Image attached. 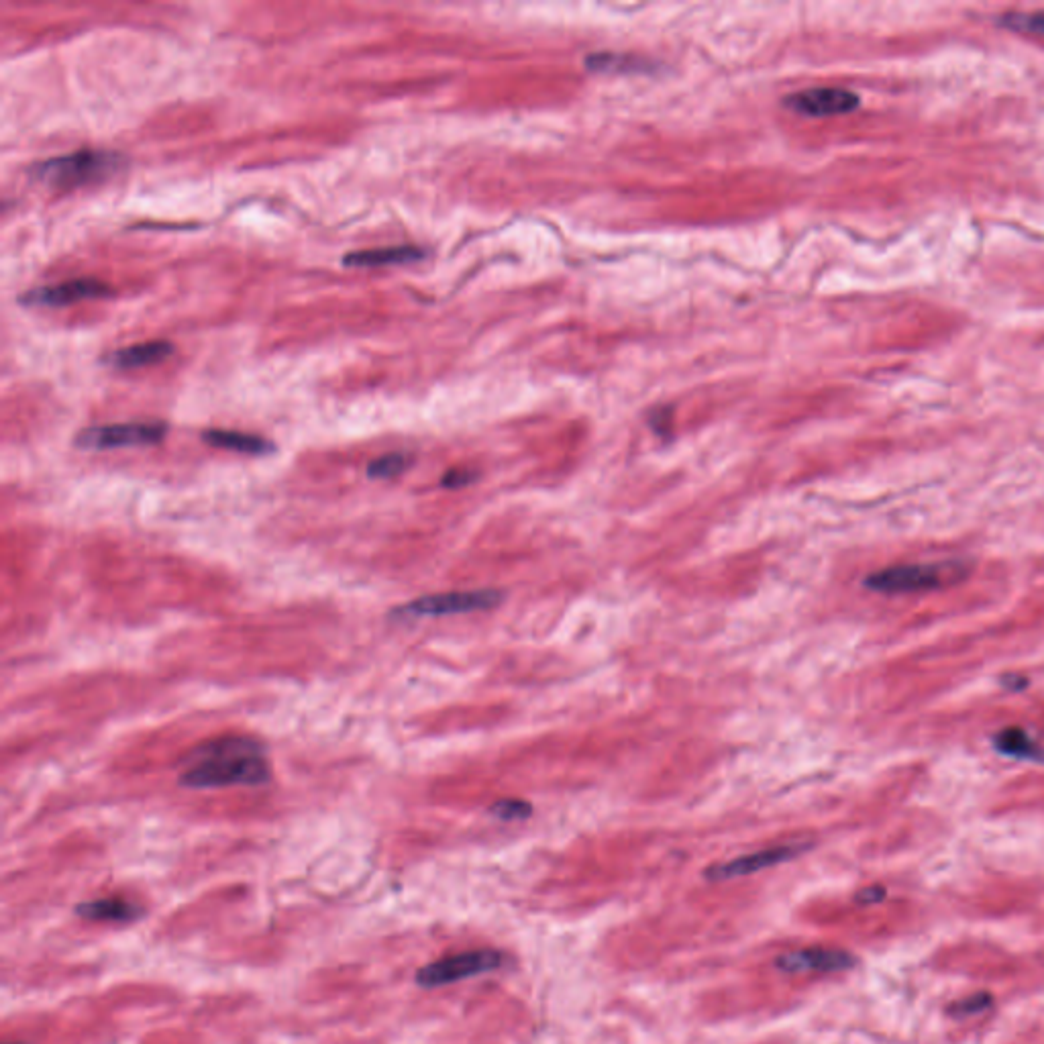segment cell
I'll use <instances>...</instances> for the list:
<instances>
[{"label":"cell","instance_id":"obj_3","mask_svg":"<svg viewBox=\"0 0 1044 1044\" xmlns=\"http://www.w3.org/2000/svg\"><path fill=\"white\" fill-rule=\"evenodd\" d=\"M121 166H125V160L115 151L78 149L74 153L60 155V158L39 162L31 174L37 182L70 190L76 186L109 178Z\"/></svg>","mask_w":1044,"mask_h":1044},{"label":"cell","instance_id":"obj_2","mask_svg":"<svg viewBox=\"0 0 1044 1044\" xmlns=\"http://www.w3.org/2000/svg\"><path fill=\"white\" fill-rule=\"evenodd\" d=\"M969 573L971 565L961 559L892 565L867 576L865 588L885 596L934 592L961 584Z\"/></svg>","mask_w":1044,"mask_h":1044},{"label":"cell","instance_id":"obj_23","mask_svg":"<svg viewBox=\"0 0 1044 1044\" xmlns=\"http://www.w3.org/2000/svg\"><path fill=\"white\" fill-rule=\"evenodd\" d=\"M7 1044H25V1042H7Z\"/></svg>","mask_w":1044,"mask_h":1044},{"label":"cell","instance_id":"obj_10","mask_svg":"<svg viewBox=\"0 0 1044 1044\" xmlns=\"http://www.w3.org/2000/svg\"><path fill=\"white\" fill-rule=\"evenodd\" d=\"M855 963L851 953L832 947L798 949L775 959V967L783 973H837L855 967Z\"/></svg>","mask_w":1044,"mask_h":1044},{"label":"cell","instance_id":"obj_5","mask_svg":"<svg viewBox=\"0 0 1044 1044\" xmlns=\"http://www.w3.org/2000/svg\"><path fill=\"white\" fill-rule=\"evenodd\" d=\"M502 602L498 590H469V592H447L412 600L392 610L394 618H429V616H451L478 610H490Z\"/></svg>","mask_w":1044,"mask_h":1044},{"label":"cell","instance_id":"obj_22","mask_svg":"<svg viewBox=\"0 0 1044 1044\" xmlns=\"http://www.w3.org/2000/svg\"><path fill=\"white\" fill-rule=\"evenodd\" d=\"M669 421H671V412L667 410V412H659V414L655 416V419H651V425H653V429H655L659 435H663V433L667 431V427H669Z\"/></svg>","mask_w":1044,"mask_h":1044},{"label":"cell","instance_id":"obj_4","mask_svg":"<svg viewBox=\"0 0 1044 1044\" xmlns=\"http://www.w3.org/2000/svg\"><path fill=\"white\" fill-rule=\"evenodd\" d=\"M502 965V955L492 949L482 951H465L455 953L443 959H437L416 971V985L425 989H435L443 985H451L469 977L496 971Z\"/></svg>","mask_w":1044,"mask_h":1044},{"label":"cell","instance_id":"obj_7","mask_svg":"<svg viewBox=\"0 0 1044 1044\" xmlns=\"http://www.w3.org/2000/svg\"><path fill=\"white\" fill-rule=\"evenodd\" d=\"M113 296V288L92 278L68 280L56 286H39L31 288L21 296V304L29 308H62L80 300L90 298H109Z\"/></svg>","mask_w":1044,"mask_h":1044},{"label":"cell","instance_id":"obj_15","mask_svg":"<svg viewBox=\"0 0 1044 1044\" xmlns=\"http://www.w3.org/2000/svg\"><path fill=\"white\" fill-rule=\"evenodd\" d=\"M996 749L1008 757H1018V759H1038L1042 757V751L1036 747V743L1028 737V733H1024L1022 728H1006L1002 730V733L996 737Z\"/></svg>","mask_w":1044,"mask_h":1044},{"label":"cell","instance_id":"obj_6","mask_svg":"<svg viewBox=\"0 0 1044 1044\" xmlns=\"http://www.w3.org/2000/svg\"><path fill=\"white\" fill-rule=\"evenodd\" d=\"M168 427L164 423H119L88 427L76 435V447L84 451H107L121 447H145L164 441Z\"/></svg>","mask_w":1044,"mask_h":1044},{"label":"cell","instance_id":"obj_18","mask_svg":"<svg viewBox=\"0 0 1044 1044\" xmlns=\"http://www.w3.org/2000/svg\"><path fill=\"white\" fill-rule=\"evenodd\" d=\"M490 812L500 820H525L533 814V806L522 800H500L492 804Z\"/></svg>","mask_w":1044,"mask_h":1044},{"label":"cell","instance_id":"obj_21","mask_svg":"<svg viewBox=\"0 0 1044 1044\" xmlns=\"http://www.w3.org/2000/svg\"><path fill=\"white\" fill-rule=\"evenodd\" d=\"M885 892L881 890V887H869V890H863L859 896H857V902L861 904H871V902H879L883 900Z\"/></svg>","mask_w":1044,"mask_h":1044},{"label":"cell","instance_id":"obj_12","mask_svg":"<svg viewBox=\"0 0 1044 1044\" xmlns=\"http://www.w3.org/2000/svg\"><path fill=\"white\" fill-rule=\"evenodd\" d=\"M174 353V345L170 341H147L131 347H123L115 351L109 361L119 370H137L145 365H153L166 361Z\"/></svg>","mask_w":1044,"mask_h":1044},{"label":"cell","instance_id":"obj_16","mask_svg":"<svg viewBox=\"0 0 1044 1044\" xmlns=\"http://www.w3.org/2000/svg\"><path fill=\"white\" fill-rule=\"evenodd\" d=\"M410 465V459L406 453H388L378 459H374L368 465V476L372 480H392L404 474Z\"/></svg>","mask_w":1044,"mask_h":1044},{"label":"cell","instance_id":"obj_11","mask_svg":"<svg viewBox=\"0 0 1044 1044\" xmlns=\"http://www.w3.org/2000/svg\"><path fill=\"white\" fill-rule=\"evenodd\" d=\"M427 255L425 249L414 245H398V247H382V249H365L351 251L343 257V266L347 268H384V266H402L421 261Z\"/></svg>","mask_w":1044,"mask_h":1044},{"label":"cell","instance_id":"obj_1","mask_svg":"<svg viewBox=\"0 0 1044 1044\" xmlns=\"http://www.w3.org/2000/svg\"><path fill=\"white\" fill-rule=\"evenodd\" d=\"M182 763L180 783L194 790L259 786L270 779L264 745L243 735H227L194 747Z\"/></svg>","mask_w":1044,"mask_h":1044},{"label":"cell","instance_id":"obj_8","mask_svg":"<svg viewBox=\"0 0 1044 1044\" xmlns=\"http://www.w3.org/2000/svg\"><path fill=\"white\" fill-rule=\"evenodd\" d=\"M810 845L808 843H788V845H777V847H769V849H763V851H757V853H751V855H743V857H737L733 861H726V863H716L712 867H708L704 871L706 879L710 881H726V879H735V877H745V875H753L757 871H763V869H769V867H775L779 863H786L794 857H798L800 853H804Z\"/></svg>","mask_w":1044,"mask_h":1044},{"label":"cell","instance_id":"obj_20","mask_svg":"<svg viewBox=\"0 0 1044 1044\" xmlns=\"http://www.w3.org/2000/svg\"><path fill=\"white\" fill-rule=\"evenodd\" d=\"M476 478H478V472H474V469L455 467V469H449V472L443 476L441 486L455 490V488H463V486L474 484Z\"/></svg>","mask_w":1044,"mask_h":1044},{"label":"cell","instance_id":"obj_17","mask_svg":"<svg viewBox=\"0 0 1044 1044\" xmlns=\"http://www.w3.org/2000/svg\"><path fill=\"white\" fill-rule=\"evenodd\" d=\"M1002 25L1008 27V29H1016V31H1024V33H1034V35H1044V11L1040 13H1028V15H1006L1002 19Z\"/></svg>","mask_w":1044,"mask_h":1044},{"label":"cell","instance_id":"obj_14","mask_svg":"<svg viewBox=\"0 0 1044 1044\" xmlns=\"http://www.w3.org/2000/svg\"><path fill=\"white\" fill-rule=\"evenodd\" d=\"M76 914L94 922H131L143 916V908L123 898H102L78 904Z\"/></svg>","mask_w":1044,"mask_h":1044},{"label":"cell","instance_id":"obj_9","mask_svg":"<svg viewBox=\"0 0 1044 1044\" xmlns=\"http://www.w3.org/2000/svg\"><path fill=\"white\" fill-rule=\"evenodd\" d=\"M859 96L845 88H810L786 98V107L806 117H834L853 113Z\"/></svg>","mask_w":1044,"mask_h":1044},{"label":"cell","instance_id":"obj_13","mask_svg":"<svg viewBox=\"0 0 1044 1044\" xmlns=\"http://www.w3.org/2000/svg\"><path fill=\"white\" fill-rule=\"evenodd\" d=\"M202 441L211 447L245 453V455H270L276 451V445L264 437L239 433V431H223V429H211L202 433Z\"/></svg>","mask_w":1044,"mask_h":1044},{"label":"cell","instance_id":"obj_19","mask_svg":"<svg viewBox=\"0 0 1044 1044\" xmlns=\"http://www.w3.org/2000/svg\"><path fill=\"white\" fill-rule=\"evenodd\" d=\"M989 1006H991V998H989V994H975V996H971V998H967V1000H961V1002L951 1004L949 1012H951V1014H963V1016H967V1014L983 1012V1010L989 1008Z\"/></svg>","mask_w":1044,"mask_h":1044}]
</instances>
